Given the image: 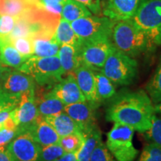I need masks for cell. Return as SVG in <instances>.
Segmentation results:
<instances>
[{"instance_id":"obj_1","label":"cell","mask_w":161,"mask_h":161,"mask_svg":"<svg viewBox=\"0 0 161 161\" xmlns=\"http://www.w3.org/2000/svg\"><path fill=\"white\" fill-rule=\"evenodd\" d=\"M155 115L154 104L142 90L116 92L108 100L105 110L107 121L125 125L142 134L150 129Z\"/></svg>"},{"instance_id":"obj_2","label":"cell","mask_w":161,"mask_h":161,"mask_svg":"<svg viewBox=\"0 0 161 161\" xmlns=\"http://www.w3.org/2000/svg\"><path fill=\"white\" fill-rule=\"evenodd\" d=\"M110 40L116 49L133 58L149 50L146 35L133 19L114 22Z\"/></svg>"},{"instance_id":"obj_3","label":"cell","mask_w":161,"mask_h":161,"mask_svg":"<svg viewBox=\"0 0 161 161\" xmlns=\"http://www.w3.org/2000/svg\"><path fill=\"white\" fill-rule=\"evenodd\" d=\"M29 75L40 86H54L64 75L58 55L52 57L31 56L18 69Z\"/></svg>"},{"instance_id":"obj_4","label":"cell","mask_w":161,"mask_h":161,"mask_svg":"<svg viewBox=\"0 0 161 161\" xmlns=\"http://www.w3.org/2000/svg\"><path fill=\"white\" fill-rule=\"evenodd\" d=\"M132 19L146 35L149 50L160 45L161 0L142 2Z\"/></svg>"},{"instance_id":"obj_5","label":"cell","mask_w":161,"mask_h":161,"mask_svg":"<svg viewBox=\"0 0 161 161\" xmlns=\"http://www.w3.org/2000/svg\"><path fill=\"white\" fill-rule=\"evenodd\" d=\"M101 71L114 84L128 86L134 82L137 75L138 64L134 58L113 46Z\"/></svg>"},{"instance_id":"obj_6","label":"cell","mask_w":161,"mask_h":161,"mask_svg":"<svg viewBox=\"0 0 161 161\" xmlns=\"http://www.w3.org/2000/svg\"><path fill=\"white\" fill-rule=\"evenodd\" d=\"M134 130L130 127L114 123L107 134L105 145L116 161H134L139 151L134 146Z\"/></svg>"},{"instance_id":"obj_7","label":"cell","mask_w":161,"mask_h":161,"mask_svg":"<svg viewBox=\"0 0 161 161\" xmlns=\"http://www.w3.org/2000/svg\"><path fill=\"white\" fill-rule=\"evenodd\" d=\"M109 37L82 41L79 49L80 65H84L92 71H101L113 47Z\"/></svg>"},{"instance_id":"obj_8","label":"cell","mask_w":161,"mask_h":161,"mask_svg":"<svg viewBox=\"0 0 161 161\" xmlns=\"http://www.w3.org/2000/svg\"><path fill=\"white\" fill-rule=\"evenodd\" d=\"M70 23L78 37L84 41L103 37H110L114 21L106 17L91 15L81 17Z\"/></svg>"},{"instance_id":"obj_9","label":"cell","mask_w":161,"mask_h":161,"mask_svg":"<svg viewBox=\"0 0 161 161\" xmlns=\"http://www.w3.org/2000/svg\"><path fill=\"white\" fill-rule=\"evenodd\" d=\"M39 116L35 101V89L22 94L17 108L11 114V119L17 127L19 134L29 131Z\"/></svg>"},{"instance_id":"obj_10","label":"cell","mask_w":161,"mask_h":161,"mask_svg":"<svg viewBox=\"0 0 161 161\" xmlns=\"http://www.w3.org/2000/svg\"><path fill=\"white\" fill-rule=\"evenodd\" d=\"M40 148L29 131L20 133L7 146L14 161H38Z\"/></svg>"},{"instance_id":"obj_11","label":"cell","mask_w":161,"mask_h":161,"mask_svg":"<svg viewBox=\"0 0 161 161\" xmlns=\"http://www.w3.org/2000/svg\"><path fill=\"white\" fill-rule=\"evenodd\" d=\"M98 107V104L84 101L65 105L64 111L75 121L84 133L96 124V111Z\"/></svg>"},{"instance_id":"obj_12","label":"cell","mask_w":161,"mask_h":161,"mask_svg":"<svg viewBox=\"0 0 161 161\" xmlns=\"http://www.w3.org/2000/svg\"><path fill=\"white\" fill-rule=\"evenodd\" d=\"M35 82L31 76L19 70L8 72L0 84V87L8 93L21 96L24 92L35 89Z\"/></svg>"},{"instance_id":"obj_13","label":"cell","mask_w":161,"mask_h":161,"mask_svg":"<svg viewBox=\"0 0 161 161\" xmlns=\"http://www.w3.org/2000/svg\"><path fill=\"white\" fill-rule=\"evenodd\" d=\"M51 90L64 105L86 101L72 74H69L67 77L55 84Z\"/></svg>"},{"instance_id":"obj_14","label":"cell","mask_w":161,"mask_h":161,"mask_svg":"<svg viewBox=\"0 0 161 161\" xmlns=\"http://www.w3.org/2000/svg\"><path fill=\"white\" fill-rule=\"evenodd\" d=\"M140 0H108L104 10V17L113 21L132 19Z\"/></svg>"},{"instance_id":"obj_15","label":"cell","mask_w":161,"mask_h":161,"mask_svg":"<svg viewBox=\"0 0 161 161\" xmlns=\"http://www.w3.org/2000/svg\"><path fill=\"white\" fill-rule=\"evenodd\" d=\"M76 82L86 101L100 105L96 89V81L94 72L91 69L84 65H80L72 72Z\"/></svg>"},{"instance_id":"obj_16","label":"cell","mask_w":161,"mask_h":161,"mask_svg":"<svg viewBox=\"0 0 161 161\" xmlns=\"http://www.w3.org/2000/svg\"><path fill=\"white\" fill-rule=\"evenodd\" d=\"M29 131L40 146L58 144L59 142L60 136L51 125L46 122L43 116L40 115Z\"/></svg>"},{"instance_id":"obj_17","label":"cell","mask_w":161,"mask_h":161,"mask_svg":"<svg viewBox=\"0 0 161 161\" xmlns=\"http://www.w3.org/2000/svg\"><path fill=\"white\" fill-rule=\"evenodd\" d=\"M83 134L84 142L79 150L76 152V160L90 161L93 151L102 141V131L97 124H96Z\"/></svg>"},{"instance_id":"obj_18","label":"cell","mask_w":161,"mask_h":161,"mask_svg":"<svg viewBox=\"0 0 161 161\" xmlns=\"http://www.w3.org/2000/svg\"><path fill=\"white\" fill-rule=\"evenodd\" d=\"M44 119L48 123L51 125L60 137L75 133L82 132L75 121L64 111L60 112L55 115L46 116Z\"/></svg>"},{"instance_id":"obj_19","label":"cell","mask_w":161,"mask_h":161,"mask_svg":"<svg viewBox=\"0 0 161 161\" xmlns=\"http://www.w3.org/2000/svg\"><path fill=\"white\" fill-rule=\"evenodd\" d=\"M40 4V0H0V15L18 18Z\"/></svg>"},{"instance_id":"obj_20","label":"cell","mask_w":161,"mask_h":161,"mask_svg":"<svg viewBox=\"0 0 161 161\" xmlns=\"http://www.w3.org/2000/svg\"><path fill=\"white\" fill-rule=\"evenodd\" d=\"M35 101L39 115L46 116L55 115L64 111V104L50 90L40 96H35Z\"/></svg>"},{"instance_id":"obj_21","label":"cell","mask_w":161,"mask_h":161,"mask_svg":"<svg viewBox=\"0 0 161 161\" xmlns=\"http://www.w3.org/2000/svg\"><path fill=\"white\" fill-rule=\"evenodd\" d=\"M58 56L64 74H72L80 66L78 49L75 46L68 44L61 45Z\"/></svg>"},{"instance_id":"obj_22","label":"cell","mask_w":161,"mask_h":161,"mask_svg":"<svg viewBox=\"0 0 161 161\" xmlns=\"http://www.w3.org/2000/svg\"><path fill=\"white\" fill-rule=\"evenodd\" d=\"M55 38L60 46L68 44L75 46L78 49L82 40L78 37L72 29L71 23L60 17L56 28Z\"/></svg>"},{"instance_id":"obj_23","label":"cell","mask_w":161,"mask_h":161,"mask_svg":"<svg viewBox=\"0 0 161 161\" xmlns=\"http://www.w3.org/2000/svg\"><path fill=\"white\" fill-rule=\"evenodd\" d=\"M34 55L37 57H52L58 55L60 45L54 37H37L32 39Z\"/></svg>"},{"instance_id":"obj_24","label":"cell","mask_w":161,"mask_h":161,"mask_svg":"<svg viewBox=\"0 0 161 161\" xmlns=\"http://www.w3.org/2000/svg\"><path fill=\"white\" fill-rule=\"evenodd\" d=\"M29 58L24 57L10 43L4 42L0 46V62L6 66L19 69Z\"/></svg>"},{"instance_id":"obj_25","label":"cell","mask_w":161,"mask_h":161,"mask_svg":"<svg viewBox=\"0 0 161 161\" xmlns=\"http://www.w3.org/2000/svg\"><path fill=\"white\" fill-rule=\"evenodd\" d=\"M95 75L96 89L99 102L109 100L116 94L114 84L102 71H93Z\"/></svg>"},{"instance_id":"obj_26","label":"cell","mask_w":161,"mask_h":161,"mask_svg":"<svg viewBox=\"0 0 161 161\" xmlns=\"http://www.w3.org/2000/svg\"><path fill=\"white\" fill-rule=\"evenodd\" d=\"M92 15L90 10L75 0H66L63 6L60 17L66 21L72 23L81 17Z\"/></svg>"},{"instance_id":"obj_27","label":"cell","mask_w":161,"mask_h":161,"mask_svg":"<svg viewBox=\"0 0 161 161\" xmlns=\"http://www.w3.org/2000/svg\"><path fill=\"white\" fill-rule=\"evenodd\" d=\"M147 94L149 96L153 104L161 102V58L153 75L146 85Z\"/></svg>"},{"instance_id":"obj_28","label":"cell","mask_w":161,"mask_h":161,"mask_svg":"<svg viewBox=\"0 0 161 161\" xmlns=\"http://www.w3.org/2000/svg\"><path fill=\"white\" fill-rule=\"evenodd\" d=\"M84 142V134L75 133L60 137L58 144L62 147L66 153L77 152Z\"/></svg>"},{"instance_id":"obj_29","label":"cell","mask_w":161,"mask_h":161,"mask_svg":"<svg viewBox=\"0 0 161 161\" xmlns=\"http://www.w3.org/2000/svg\"><path fill=\"white\" fill-rule=\"evenodd\" d=\"M65 153L59 144L41 146L38 161H55Z\"/></svg>"},{"instance_id":"obj_30","label":"cell","mask_w":161,"mask_h":161,"mask_svg":"<svg viewBox=\"0 0 161 161\" xmlns=\"http://www.w3.org/2000/svg\"><path fill=\"white\" fill-rule=\"evenodd\" d=\"M136 161H161V146L149 142L142 148Z\"/></svg>"},{"instance_id":"obj_31","label":"cell","mask_w":161,"mask_h":161,"mask_svg":"<svg viewBox=\"0 0 161 161\" xmlns=\"http://www.w3.org/2000/svg\"><path fill=\"white\" fill-rule=\"evenodd\" d=\"M18 52L24 57L29 58L34 55V46L32 39L29 37H19L10 42Z\"/></svg>"},{"instance_id":"obj_32","label":"cell","mask_w":161,"mask_h":161,"mask_svg":"<svg viewBox=\"0 0 161 161\" xmlns=\"http://www.w3.org/2000/svg\"><path fill=\"white\" fill-rule=\"evenodd\" d=\"M144 134L148 142H154L161 146V118L154 116L152 127Z\"/></svg>"},{"instance_id":"obj_33","label":"cell","mask_w":161,"mask_h":161,"mask_svg":"<svg viewBox=\"0 0 161 161\" xmlns=\"http://www.w3.org/2000/svg\"><path fill=\"white\" fill-rule=\"evenodd\" d=\"M16 19L10 15H0V37L4 42L14 27Z\"/></svg>"},{"instance_id":"obj_34","label":"cell","mask_w":161,"mask_h":161,"mask_svg":"<svg viewBox=\"0 0 161 161\" xmlns=\"http://www.w3.org/2000/svg\"><path fill=\"white\" fill-rule=\"evenodd\" d=\"M90 161H116L108 149L105 143L101 142L92 152Z\"/></svg>"},{"instance_id":"obj_35","label":"cell","mask_w":161,"mask_h":161,"mask_svg":"<svg viewBox=\"0 0 161 161\" xmlns=\"http://www.w3.org/2000/svg\"><path fill=\"white\" fill-rule=\"evenodd\" d=\"M66 0H40L42 7L52 14L60 16Z\"/></svg>"},{"instance_id":"obj_36","label":"cell","mask_w":161,"mask_h":161,"mask_svg":"<svg viewBox=\"0 0 161 161\" xmlns=\"http://www.w3.org/2000/svg\"><path fill=\"white\" fill-rule=\"evenodd\" d=\"M20 97L21 96L8 93L0 87V110L8 108V107L17 106L20 100Z\"/></svg>"},{"instance_id":"obj_37","label":"cell","mask_w":161,"mask_h":161,"mask_svg":"<svg viewBox=\"0 0 161 161\" xmlns=\"http://www.w3.org/2000/svg\"><path fill=\"white\" fill-rule=\"evenodd\" d=\"M19 134L17 130L8 129L5 128H0V150H5L8 145Z\"/></svg>"},{"instance_id":"obj_38","label":"cell","mask_w":161,"mask_h":161,"mask_svg":"<svg viewBox=\"0 0 161 161\" xmlns=\"http://www.w3.org/2000/svg\"><path fill=\"white\" fill-rule=\"evenodd\" d=\"M85 6L92 14L98 15L101 13V0H75Z\"/></svg>"},{"instance_id":"obj_39","label":"cell","mask_w":161,"mask_h":161,"mask_svg":"<svg viewBox=\"0 0 161 161\" xmlns=\"http://www.w3.org/2000/svg\"><path fill=\"white\" fill-rule=\"evenodd\" d=\"M17 108V106H13V107H8V108H6L5 109L0 110V124L3 123L5 121H6L11 116V112L13 111L15 108Z\"/></svg>"},{"instance_id":"obj_40","label":"cell","mask_w":161,"mask_h":161,"mask_svg":"<svg viewBox=\"0 0 161 161\" xmlns=\"http://www.w3.org/2000/svg\"><path fill=\"white\" fill-rule=\"evenodd\" d=\"M55 161H77L76 160V152L65 153L64 155H62Z\"/></svg>"},{"instance_id":"obj_41","label":"cell","mask_w":161,"mask_h":161,"mask_svg":"<svg viewBox=\"0 0 161 161\" xmlns=\"http://www.w3.org/2000/svg\"><path fill=\"white\" fill-rule=\"evenodd\" d=\"M0 161H14L8 151L0 150Z\"/></svg>"},{"instance_id":"obj_42","label":"cell","mask_w":161,"mask_h":161,"mask_svg":"<svg viewBox=\"0 0 161 161\" xmlns=\"http://www.w3.org/2000/svg\"><path fill=\"white\" fill-rule=\"evenodd\" d=\"M11 70V68H9L8 66H6L4 65L0 62V84H2L3 80L5 78V76L6 75V74L8 72H10Z\"/></svg>"},{"instance_id":"obj_43","label":"cell","mask_w":161,"mask_h":161,"mask_svg":"<svg viewBox=\"0 0 161 161\" xmlns=\"http://www.w3.org/2000/svg\"><path fill=\"white\" fill-rule=\"evenodd\" d=\"M154 110H155L156 114H160L161 115V102L160 103L154 104Z\"/></svg>"},{"instance_id":"obj_44","label":"cell","mask_w":161,"mask_h":161,"mask_svg":"<svg viewBox=\"0 0 161 161\" xmlns=\"http://www.w3.org/2000/svg\"><path fill=\"white\" fill-rule=\"evenodd\" d=\"M4 43V41L3 40V39H2L1 37H0V46H1L2 45H3V43Z\"/></svg>"}]
</instances>
